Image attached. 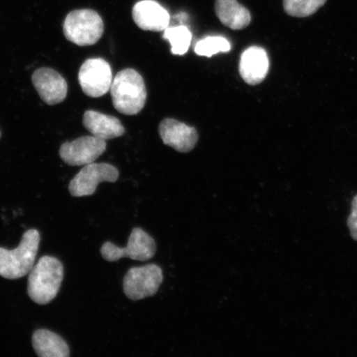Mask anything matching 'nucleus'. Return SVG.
<instances>
[{
	"label": "nucleus",
	"mask_w": 357,
	"mask_h": 357,
	"mask_svg": "<svg viewBox=\"0 0 357 357\" xmlns=\"http://www.w3.org/2000/svg\"><path fill=\"white\" fill-rule=\"evenodd\" d=\"M326 2L327 0H283V6L289 16L306 17L314 15Z\"/></svg>",
	"instance_id": "18"
},
{
	"label": "nucleus",
	"mask_w": 357,
	"mask_h": 357,
	"mask_svg": "<svg viewBox=\"0 0 357 357\" xmlns=\"http://www.w3.org/2000/svg\"><path fill=\"white\" fill-rule=\"evenodd\" d=\"M215 13L222 24L233 30L244 29L251 24V13L236 0H216Z\"/></svg>",
	"instance_id": "15"
},
{
	"label": "nucleus",
	"mask_w": 357,
	"mask_h": 357,
	"mask_svg": "<svg viewBox=\"0 0 357 357\" xmlns=\"http://www.w3.org/2000/svg\"><path fill=\"white\" fill-rule=\"evenodd\" d=\"M33 347L38 356H70L69 347L63 338L47 329H39L33 333Z\"/></svg>",
	"instance_id": "16"
},
{
	"label": "nucleus",
	"mask_w": 357,
	"mask_h": 357,
	"mask_svg": "<svg viewBox=\"0 0 357 357\" xmlns=\"http://www.w3.org/2000/svg\"><path fill=\"white\" fill-rule=\"evenodd\" d=\"M162 268L155 264L132 267L123 278V292L132 301L155 296L163 282Z\"/></svg>",
	"instance_id": "6"
},
{
	"label": "nucleus",
	"mask_w": 357,
	"mask_h": 357,
	"mask_svg": "<svg viewBox=\"0 0 357 357\" xmlns=\"http://www.w3.org/2000/svg\"><path fill=\"white\" fill-rule=\"evenodd\" d=\"M83 124L92 136L105 141L121 137L125 133L123 124L117 118L93 110L84 113Z\"/></svg>",
	"instance_id": "14"
},
{
	"label": "nucleus",
	"mask_w": 357,
	"mask_h": 357,
	"mask_svg": "<svg viewBox=\"0 0 357 357\" xmlns=\"http://www.w3.org/2000/svg\"><path fill=\"white\" fill-rule=\"evenodd\" d=\"M64 278V267L56 257L40 258L29 272L28 294L38 305H47L59 292Z\"/></svg>",
	"instance_id": "1"
},
{
	"label": "nucleus",
	"mask_w": 357,
	"mask_h": 357,
	"mask_svg": "<svg viewBox=\"0 0 357 357\" xmlns=\"http://www.w3.org/2000/svg\"><path fill=\"white\" fill-rule=\"evenodd\" d=\"M0 137H1V132H0Z\"/></svg>",
	"instance_id": "21"
},
{
	"label": "nucleus",
	"mask_w": 357,
	"mask_h": 357,
	"mask_svg": "<svg viewBox=\"0 0 357 357\" xmlns=\"http://www.w3.org/2000/svg\"><path fill=\"white\" fill-rule=\"evenodd\" d=\"M79 83L89 97L100 98L110 91L113 73L110 65L102 58H91L79 70Z\"/></svg>",
	"instance_id": "8"
},
{
	"label": "nucleus",
	"mask_w": 357,
	"mask_h": 357,
	"mask_svg": "<svg viewBox=\"0 0 357 357\" xmlns=\"http://www.w3.org/2000/svg\"><path fill=\"white\" fill-rule=\"evenodd\" d=\"M112 102L119 113L135 115L144 108L146 89L144 78L133 69H125L117 75L112 82Z\"/></svg>",
	"instance_id": "2"
},
{
	"label": "nucleus",
	"mask_w": 357,
	"mask_h": 357,
	"mask_svg": "<svg viewBox=\"0 0 357 357\" xmlns=\"http://www.w3.org/2000/svg\"><path fill=\"white\" fill-rule=\"evenodd\" d=\"M155 252V240L141 227H134L132 230L126 248H119L114 243L106 242L100 249L102 258L110 262L117 261L123 257L146 261L153 258Z\"/></svg>",
	"instance_id": "5"
},
{
	"label": "nucleus",
	"mask_w": 357,
	"mask_h": 357,
	"mask_svg": "<svg viewBox=\"0 0 357 357\" xmlns=\"http://www.w3.org/2000/svg\"><path fill=\"white\" fill-rule=\"evenodd\" d=\"M106 149V141L93 136H86L71 142H65L61 146L59 155L68 166H86L99 158Z\"/></svg>",
	"instance_id": "9"
},
{
	"label": "nucleus",
	"mask_w": 357,
	"mask_h": 357,
	"mask_svg": "<svg viewBox=\"0 0 357 357\" xmlns=\"http://www.w3.org/2000/svg\"><path fill=\"white\" fill-rule=\"evenodd\" d=\"M159 133L164 144L183 153L193 150L199 140L198 132L195 128L172 119H164L160 123Z\"/></svg>",
	"instance_id": "11"
},
{
	"label": "nucleus",
	"mask_w": 357,
	"mask_h": 357,
	"mask_svg": "<svg viewBox=\"0 0 357 357\" xmlns=\"http://www.w3.org/2000/svg\"><path fill=\"white\" fill-rule=\"evenodd\" d=\"M119 176V169L110 164L93 162L86 165L70 182V194L73 197L92 195L100 183L116 182Z\"/></svg>",
	"instance_id": "7"
},
{
	"label": "nucleus",
	"mask_w": 357,
	"mask_h": 357,
	"mask_svg": "<svg viewBox=\"0 0 357 357\" xmlns=\"http://www.w3.org/2000/svg\"><path fill=\"white\" fill-rule=\"evenodd\" d=\"M269 66V58L264 49L251 47L241 56L239 73L245 83L257 86L266 77Z\"/></svg>",
	"instance_id": "13"
},
{
	"label": "nucleus",
	"mask_w": 357,
	"mask_h": 357,
	"mask_svg": "<svg viewBox=\"0 0 357 357\" xmlns=\"http://www.w3.org/2000/svg\"><path fill=\"white\" fill-rule=\"evenodd\" d=\"M231 44L222 37H208L201 40L196 44L195 51L201 56L211 57L220 52H229Z\"/></svg>",
	"instance_id": "19"
},
{
	"label": "nucleus",
	"mask_w": 357,
	"mask_h": 357,
	"mask_svg": "<svg viewBox=\"0 0 357 357\" xmlns=\"http://www.w3.org/2000/svg\"><path fill=\"white\" fill-rule=\"evenodd\" d=\"M347 225L349 227L352 238L357 241V195L351 203V213L348 218Z\"/></svg>",
	"instance_id": "20"
},
{
	"label": "nucleus",
	"mask_w": 357,
	"mask_h": 357,
	"mask_svg": "<svg viewBox=\"0 0 357 357\" xmlns=\"http://www.w3.org/2000/svg\"><path fill=\"white\" fill-rule=\"evenodd\" d=\"M132 19L142 30L164 32L169 24V13L153 0H142L134 6Z\"/></svg>",
	"instance_id": "12"
},
{
	"label": "nucleus",
	"mask_w": 357,
	"mask_h": 357,
	"mask_svg": "<svg viewBox=\"0 0 357 357\" xmlns=\"http://www.w3.org/2000/svg\"><path fill=\"white\" fill-rule=\"evenodd\" d=\"M32 82L39 96L48 105L60 104L67 96L66 80L55 70L43 67L35 70Z\"/></svg>",
	"instance_id": "10"
},
{
	"label": "nucleus",
	"mask_w": 357,
	"mask_h": 357,
	"mask_svg": "<svg viewBox=\"0 0 357 357\" xmlns=\"http://www.w3.org/2000/svg\"><path fill=\"white\" fill-rule=\"evenodd\" d=\"M163 38L171 43L172 54L183 56L189 50L192 33L185 26H168L164 31Z\"/></svg>",
	"instance_id": "17"
},
{
	"label": "nucleus",
	"mask_w": 357,
	"mask_h": 357,
	"mask_svg": "<svg viewBox=\"0 0 357 357\" xmlns=\"http://www.w3.org/2000/svg\"><path fill=\"white\" fill-rule=\"evenodd\" d=\"M104 31V22L99 13L92 10L71 11L64 21L66 38L79 47L95 45L100 41Z\"/></svg>",
	"instance_id": "4"
},
{
	"label": "nucleus",
	"mask_w": 357,
	"mask_h": 357,
	"mask_svg": "<svg viewBox=\"0 0 357 357\" xmlns=\"http://www.w3.org/2000/svg\"><path fill=\"white\" fill-rule=\"evenodd\" d=\"M40 240L38 231L29 229L22 235L17 248H0V276L8 280H17L29 274L38 255Z\"/></svg>",
	"instance_id": "3"
}]
</instances>
